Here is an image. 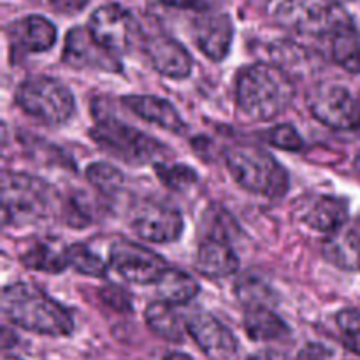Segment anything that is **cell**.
I'll return each mask as SVG.
<instances>
[{
    "mask_svg": "<svg viewBox=\"0 0 360 360\" xmlns=\"http://www.w3.org/2000/svg\"><path fill=\"white\" fill-rule=\"evenodd\" d=\"M2 313L13 326L49 338L70 336L72 315L34 283L7 285L2 292Z\"/></svg>",
    "mask_w": 360,
    "mask_h": 360,
    "instance_id": "obj_1",
    "label": "cell"
},
{
    "mask_svg": "<svg viewBox=\"0 0 360 360\" xmlns=\"http://www.w3.org/2000/svg\"><path fill=\"white\" fill-rule=\"evenodd\" d=\"M295 97L292 77L281 67L257 62L239 70L236 79V98L246 116L267 122L290 108Z\"/></svg>",
    "mask_w": 360,
    "mask_h": 360,
    "instance_id": "obj_2",
    "label": "cell"
},
{
    "mask_svg": "<svg viewBox=\"0 0 360 360\" xmlns=\"http://www.w3.org/2000/svg\"><path fill=\"white\" fill-rule=\"evenodd\" d=\"M225 165L241 188L278 199L290 186L288 172L269 151L253 144H236L225 150Z\"/></svg>",
    "mask_w": 360,
    "mask_h": 360,
    "instance_id": "obj_3",
    "label": "cell"
},
{
    "mask_svg": "<svg viewBox=\"0 0 360 360\" xmlns=\"http://www.w3.org/2000/svg\"><path fill=\"white\" fill-rule=\"evenodd\" d=\"M95 125L90 130L94 143L105 153L130 165H146L164 162L169 150L148 134L120 122L118 118L104 112H94Z\"/></svg>",
    "mask_w": 360,
    "mask_h": 360,
    "instance_id": "obj_4",
    "label": "cell"
},
{
    "mask_svg": "<svg viewBox=\"0 0 360 360\" xmlns=\"http://www.w3.org/2000/svg\"><path fill=\"white\" fill-rule=\"evenodd\" d=\"M51 200V186L42 179L14 171L2 174V221L6 227H23L42 220Z\"/></svg>",
    "mask_w": 360,
    "mask_h": 360,
    "instance_id": "obj_5",
    "label": "cell"
},
{
    "mask_svg": "<svg viewBox=\"0 0 360 360\" xmlns=\"http://www.w3.org/2000/svg\"><path fill=\"white\" fill-rule=\"evenodd\" d=\"M276 21L287 30L309 37H334L352 27V18L338 0H283Z\"/></svg>",
    "mask_w": 360,
    "mask_h": 360,
    "instance_id": "obj_6",
    "label": "cell"
},
{
    "mask_svg": "<svg viewBox=\"0 0 360 360\" xmlns=\"http://www.w3.org/2000/svg\"><path fill=\"white\" fill-rule=\"evenodd\" d=\"M16 104L46 125H63L76 111L74 95L65 84L48 76L27 77L16 88Z\"/></svg>",
    "mask_w": 360,
    "mask_h": 360,
    "instance_id": "obj_7",
    "label": "cell"
},
{
    "mask_svg": "<svg viewBox=\"0 0 360 360\" xmlns=\"http://www.w3.org/2000/svg\"><path fill=\"white\" fill-rule=\"evenodd\" d=\"M308 109L313 118L336 130L360 129V102L350 90L330 81L308 91Z\"/></svg>",
    "mask_w": 360,
    "mask_h": 360,
    "instance_id": "obj_8",
    "label": "cell"
},
{
    "mask_svg": "<svg viewBox=\"0 0 360 360\" xmlns=\"http://www.w3.org/2000/svg\"><path fill=\"white\" fill-rule=\"evenodd\" d=\"M88 30L104 48L116 55L132 51L143 39V30L130 11L118 4H108L94 11L88 21Z\"/></svg>",
    "mask_w": 360,
    "mask_h": 360,
    "instance_id": "obj_9",
    "label": "cell"
},
{
    "mask_svg": "<svg viewBox=\"0 0 360 360\" xmlns=\"http://www.w3.org/2000/svg\"><path fill=\"white\" fill-rule=\"evenodd\" d=\"M109 264L123 278L136 285L157 283L167 269L162 255L129 239H116L109 248Z\"/></svg>",
    "mask_w": 360,
    "mask_h": 360,
    "instance_id": "obj_10",
    "label": "cell"
},
{
    "mask_svg": "<svg viewBox=\"0 0 360 360\" xmlns=\"http://www.w3.org/2000/svg\"><path fill=\"white\" fill-rule=\"evenodd\" d=\"M130 225L141 239L158 245L178 241L185 229L183 214L178 207L157 200L141 204L134 213Z\"/></svg>",
    "mask_w": 360,
    "mask_h": 360,
    "instance_id": "obj_11",
    "label": "cell"
},
{
    "mask_svg": "<svg viewBox=\"0 0 360 360\" xmlns=\"http://www.w3.org/2000/svg\"><path fill=\"white\" fill-rule=\"evenodd\" d=\"M63 62L76 69H95L102 72H120L122 60L116 53L95 41L88 27H76L69 30L63 46Z\"/></svg>",
    "mask_w": 360,
    "mask_h": 360,
    "instance_id": "obj_12",
    "label": "cell"
},
{
    "mask_svg": "<svg viewBox=\"0 0 360 360\" xmlns=\"http://www.w3.org/2000/svg\"><path fill=\"white\" fill-rule=\"evenodd\" d=\"M186 333L210 360H236L239 345L229 327L210 313H193L186 320Z\"/></svg>",
    "mask_w": 360,
    "mask_h": 360,
    "instance_id": "obj_13",
    "label": "cell"
},
{
    "mask_svg": "<svg viewBox=\"0 0 360 360\" xmlns=\"http://www.w3.org/2000/svg\"><path fill=\"white\" fill-rule=\"evenodd\" d=\"M234 39V25L229 14L204 11L193 21V41L204 56L221 62L229 55Z\"/></svg>",
    "mask_w": 360,
    "mask_h": 360,
    "instance_id": "obj_14",
    "label": "cell"
},
{
    "mask_svg": "<svg viewBox=\"0 0 360 360\" xmlns=\"http://www.w3.org/2000/svg\"><path fill=\"white\" fill-rule=\"evenodd\" d=\"M144 51L151 65L162 76L171 79H185L192 74L193 60L188 49L167 35H155L144 41Z\"/></svg>",
    "mask_w": 360,
    "mask_h": 360,
    "instance_id": "obj_15",
    "label": "cell"
},
{
    "mask_svg": "<svg viewBox=\"0 0 360 360\" xmlns=\"http://www.w3.org/2000/svg\"><path fill=\"white\" fill-rule=\"evenodd\" d=\"M7 35L11 44L20 51L44 53L55 46L58 32L48 18L32 14L11 23Z\"/></svg>",
    "mask_w": 360,
    "mask_h": 360,
    "instance_id": "obj_16",
    "label": "cell"
},
{
    "mask_svg": "<svg viewBox=\"0 0 360 360\" xmlns=\"http://www.w3.org/2000/svg\"><path fill=\"white\" fill-rule=\"evenodd\" d=\"M122 104L141 120L155 123L169 132L183 134V130H186L185 120L181 118L178 109L157 95H123Z\"/></svg>",
    "mask_w": 360,
    "mask_h": 360,
    "instance_id": "obj_17",
    "label": "cell"
},
{
    "mask_svg": "<svg viewBox=\"0 0 360 360\" xmlns=\"http://www.w3.org/2000/svg\"><path fill=\"white\" fill-rule=\"evenodd\" d=\"M327 262L345 271H360V218L347 221L340 231L327 236L322 246Z\"/></svg>",
    "mask_w": 360,
    "mask_h": 360,
    "instance_id": "obj_18",
    "label": "cell"
},
{
    "mask_svg": "<svg viewBox=\"0 0 360 360\" xmlns=\"http://www.w3.org/2000/svg\"><path fill=\"white\" fill-rule=\"evenodd\" d=\"M195 267L207 278H227L239 271V257L231 243L204 239L197 250Z\"/></svg>",
    "mask_w": 360,
    "mask_h": 360,
    "instance_id": "obj_19",
    "label": "cell"
},
{
    "mask_svg": "<svg viewBox=\"0 0 360 360\" xmlns=\"http://www.w3.org/2000/svg\"><path fill=\"white\" fill-rule=\"evenodd\" d=\"M302 218L309 229L330 236L348 221V204L340 197H316L309 200Z\"/></svg>",
    "mask_w": 360,
    "mask_h": 360,
    "instance_id": "obj_20",
    "label": "cell"
},
{
    "mask_svg": "<svg viewBox=\"0 0 360 360\" xmlns=\"http://www.w3.org/2000/svg\"><path fill=\"white\" fill-rule=\"evenodd\" d=\"M144 320L155 336L169 341V343H181L185 338V327H183L181 316L176 313L174 304L165 301L150 302L144 309Z\"/></svg>",
    "mask_w": 360,
    "mask_h": 360,
    "instance_id": "obj_21",
    "label": "cell"
},
{
    "mask_svg": "<svg viewBox=\"0 0 360 360\" xmlns=\"http://www.w3.org/2000/svg\"><path fill=\"white\" fill-rule=\"evenodd\" d=\"M243 326L250 340L253 341H274L290 334L287 323L269 306L246 308Z\"/></svg>",
    "mask_w": 360,
    "mask_h": 360,
    "instance_id": "obj_22",
    "label": "cell"
},
{
    "mask_svg": "<svg viewBox=\"0 0 360 360\" xmlns=\"http://www.w3.org/2000/svg\"><path fill=\"white\" fill-rule=\"evenodd\" d=\"M157 292L162 301L171 302V304H186L192 299L197 297L200 290L199 281L188 273L179 269H165L164 274L158 278Z\"/></svg>",
    "mask_w": 360,
    "mask_h": 360,
    "instance_id": "obj_23",
    "label": "cell"
},
{
    "mask_svg": "<svg viewBox=\"0 0 360 360\" xmlns=\"http://www.w3.org/2000/svg\"><path fill=\"white\" fill-rule=\"evenodd\" d=\"M333 58L347 72L360 74V32L352 25L333 37Z\"/></svg>",
    "mask_w": 360,
    "mask_h": 360,
    "instance_id": "obj_24",
    "label": "cell"
},
{
    "mask_svg": "<svg viewBox=\"0 0 360 360\" xmlns=\"http://www.w3.org/2000/svg\"><path fill=\"white\" fill-rule=\"evenodd\" d=\"M234 292L236 297L245 308H255V306H269L271 308L278 301L274 288L262 278L252 276V274L239 278L234 285Z\"/></svg>",
    "mask_w": 360,
    "mask_h": 360,
    "instance_id": "obj_25",
    "label": "cell"
},
{
    "mask_svg": "<svg viewBox=\"0 0 360 360\" xmlns=\"http://www.w3.org/2000/svg\"><path fill=\"white\" fill-rule=\"evenodd\" d=\"M20 259L21 264L25 267H28V269L48 274L63 273L67 269V266H69L65 253H58L55 248L44 245V243L30 246Z\"/></svg>",
    "mask_w": 360,
    "mask_h": 360,
    "instance_id": "obj_26",
    "label": "cell"
},
{
    "mask_svg": "<svg viewBox=\"0 0 360 360\" xmlns=\"http://www.w3.org/2000/svg\"><path fill=\"white\" fill-rule=\"evenodd\" d=\"M200 225H202V232L206 239H218V241L231 243L239 234V227L234 218L218 206L207 207Z\"/></svg>",
    "mask_w": 360,
    "mask_h": 360,
    "instance_id": "obj_27",
    "label": "cell"
},
{
    "mask_svg": "<svg viewBox=\"0 0 360 360\" xmlns=\"http://www.w3.org/2000/svg\"><path fill=\"white\" fill-rule=\"evenodd\" d=\"M86 178L95 190L104 195H116L125 185V176L118 167L105 162H94L88 165Z\"/></svg>",
    "mask_w": 360,
    "mask_h": 360,
    "instance_id": "obj_28",
    "label": "cell"
},
{
    "mask_svg": "<svg viewBox=\"0 0 360 360\" xmlns=\"http://www.w3.org/2000/svg\"><path fill=\"white\" fill-rule=\"evenodd\" d=\"M65 257L69 266H72L77 273L84 276L104 278L108 274V264H104V260L95 255L86 245H81V243L70 245L65 250Z\"/></svg>",
    "mask_w": 360,
    "mask_h": 360,
    "instance_id": "obj_29",
    "label": "cell"
},
{
    "mask_svg": "<svg viewBox=\"0 0 360 360\" xmlns=\"http://www.w3.org/2000/svg\"><path fill=\"white\" fill-rule=\"evenodd\" d=\"M155 172H157L158 179L167 186L169 190L174 192H185V190L192 188L197 183L199 176H197L195 169H192L186 164H164V162H157L153 164Z\"/></svg>",
    "mask_w": 360,
    "mask_h": 360,
    "instance_id": "obj_30",
    "label": "cell"
},
{
    "mask_svg": "<svg viewBox=\"0 0 360 360\" xmlns=\"http://www.w3.org/2000/svg\"><path fill=\"white\" fill-rule=\"evenodd\" d=\"M264 139L271 144V146L278 148V150L285 151H301L304 148V141H302L301 134L295 130V127L283 123V125H276L266 132Z\"/></svg>",
    "mask_w": 360,
    "mask_h": 360,
    "instance_id": "obj_31",
    "label": "cell"
},
{
    "mask_svg": "<svg viewBox=\"0 0 360 360\" xmlns=\"http://www.w3.org/2000/svg\"><path fill=\"white\" fill-rule=\"evenodd\" d=\"M338 326L343 330L345 347L355 355H360V311L343 309L338 315Z\"/></svg>",
    "mask_w": 360,
    "mask_h": 360,
    "instance_id": "obj_32",
    "label": "cell"
},
{
    "mask_svg": "<svg viewBox=\"0 0 360 360\" xmlns=\"http://www.w3.org/2000/svg\"><path fill=\"white\" fill-rule=\"evenodd\" d=\"M98 297L109 308L116 309V311H130L132 309V297L129 292L120 285H105L98 290Z\"/></svg>",
    "mask_w": 360,
    "mask_h": 360,
    "instance_id": "obj_33",
    "label": "cell"
},
{
    "mask_svg": "<svg viewBox=\"0 0 360 360\" xmlns=\"http://www.w3.org/2000/svg\"><path fill=\"white\" fill-rule=\"evenodd\" d=\"M295 360H341L334 348L323 343H308L299 350Z\"/></svg>",
    "mask_w": 360,
    "mask_h": 360,
    "instance_id": "obj_34",
    "label": "cell"
},
{
    "mask_svg": "<svg viewBox=\"0 0 360 360\" xmlns=\"http://www.w3.org/2000/svg\"><path fill=\"white\" fill-rule=\"evenodd\" d=\"M162 2L171 7H178V9L195 11V13L210 11L211 6H213V0H162Z\"/></svg>",
    "mask_w": 360,
    "mask_h": 360,
    "instance_id": "obj_35",
    "label": "cell"
},
{
    "mask_svg": "<svg viewBox=\"0 0 360 360\" xmlns=\"http://www.w3.org/2000/svg\"><path fill=\"white\" fill-rule=\"evenodd\" d=\"M53 7L60 13L65 14H76L79 13L81 9H84L86 6V0H49Z\"/></svg>",
    "mask_w": 360,
    "mask_h": 360,
    "instance_id": "obj_36",
    "label": "cell"
},
{
    "mask_svg": "<svg viewBox=\"0 0 360 360\" xmlns=\"http://www.w3.org/2000/svg\"><path fill=\"white\" fill-rule=\"evenodd\" d=\"M248 360H288L285 354H281L280 350H273V348H266V350H260L257 354H253Z\"/></svg>",
    "mask_w": 360,
    "mask_h": 360,
    "instance_id": "obj_37",
    "label": "cell"
},
{
    "mask_svg": "<svg viewBox=\"0 0 360 360\" xmlns=\"http://www.w3.org/2000/svg\"><path fill=\"white\" fill-rule=\"evenodd\" d=\"M164 360H193L188 354H183V352H171L164 357Z\"/></svg>",
    "mask_w": 360,
    "mask_h": 360,
    "instance_id": "obj_38",
    "label": "cell"
},
{
    "mask_svg": "<svg viewBox=\"0 0 360 360\" xmlns=\"http://www.w3.org/2000/svg\"><path fill=\"white\" fill-rule=\"evenodd\" d=\"M2 360H21L20 357H14V355H4Z\"/></svg>",
    "mask_w": 360,
    "mask_h": 360,
    "instance_id": "obj_39",
    "label": "cell"
},
{
    "mask_svg": "<svg viewBox=\"0 0 360 360\" xmlns=\"http://www.w3.org/2000/svg\"><path fill=\"white\" fill-rule=\"evenodd\" d=\"M355 164H357V169L360 171V155L357 157V162H355Z\"/></svg>",
    "mask_w": 360,
    "mask_h": 360,
    "instance_id": "obj_40",
    "label": "cell"
}]
</instances>
